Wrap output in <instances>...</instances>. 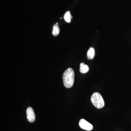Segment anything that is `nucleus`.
Here are the masks:
<instances>
[{
	"mask_svg": "<svg viewBox=\"0 0 131 131\" xmlns=\"http://www.w3.org/2000/svg\"><path fill=\"white\" fill-rule=\"evenodd\" d=\"M75 73L72 68H69L64 72L63 81L64 86L70 88L73 86L74 82Z\"/></svg>",
	"mask_w": 131,
	"mask_h": 131,
	"instance_id": "f257e3e1",
	"label": "nucleus"
},
{
	"mask_svg": "<svg viewBox=\"0 0 131 131\" xmlns=\"http://www.w3.org/2000/svg\"><path fill=\"white\" fill-rule=\"evenodd\" d=\"M91 102L95 107L98 108H101L105 106V102L102 96L98 92H95L91 95Z\"/></svg>",
	"mask_w": 131,
	"mask_h": 131,
	"instance_id": "f03ea898",
	"label": "nucleus"
},
{
	"mask_svg": "<svg viewBox=\"0 0 131 131\" xmlns=\"http://www.w3.org/2000/svg\"><path fill=\"white\" fill-rule=\"evenodd\" d=\"M79 125L82 129L87 131L91 130L93 129V125L83 119L80 120L79 122Z\"/></svg>",
	"mask_w": 131,
	"mask_h": 131,
	"instance_id": "7ed1b4c3",
	"label": "nucleus"
},
{
	"mask_svg": "<svg viewBox=\"0 0 131 131\" xmlns=\"http://www.w3.org/2000/svg\"><path fill=\"white\" fill-rule=\"evenodd\" d=\"M26 114L27 119L29 122H33L35 121V115L32 108L30 107L27 108L26 110Z\"/></svg>",
	"mask_w": 131,
	"mask_h": 131,
	"instance_id": "20e7f679",
	"label": "nucleus"
},
{
	"mask_svg": "<svg viewBox=\"0 0 131 131\" xmlns=\"http://www.w3.org/2000/svg\"><path fill=\"white\" fill-rule=\"evenodd\" d=\"M89 69V66L87 64H85L84 62L80 63V71L81 73H86L88 72Z\"/></svg>",
	"mask_w": 131,
	"mask_h": 131,
	"instance_id": "39448f33",
	"label": "nucleus"
},
{
	"mask_svg": "<svg viewBox=\"0 0 131 131\" xmlns=\"http://www.w3.org/2000/svg\"><path fill=\"white\" fill-rule=\"evenodd\" d=\"M95 56V50L93 47H90L87 52V58L88 59H93Z\"/></svg>",
	"mask_w": 131,
	"mask_h": 131,
	"instance_id": "423d86ee",
	"label": "nucleus"
},
{
	"mask_svg": "<svg viewBox=\"0 0 131 131\" xmlns=\"http://www.w3.org/2000/svg\"><path fill=\"white\" fill-rule=\"evenodd\" d=\"M60 32V29L58 25V23L54 25L53 26V29H52V34L54 36H56L59 34Z\"/></svg>",
	"mask_w": 131,
	"mask_h": 131,
	"instance_id": "0eeeda50",
	"label": "nucleus"
},
{
	"mask_svg": "<svg viewBox=\"0 0 131 131\" xmlns=\"http://www.w3.org/2000/svg\"><path fill=\"white\" fill-rule=\"evenodd\" d=\"M71 18L72 16L71 15L70 12L69 11L66 12L64 15V19L65 20V21L67 23H70Z\"/></svg>",
	"mask_w": 131,
	"mask_h": 131,
	"instance_id": "6e6552de",
	"label": "nucleus"
}]
</instances>
